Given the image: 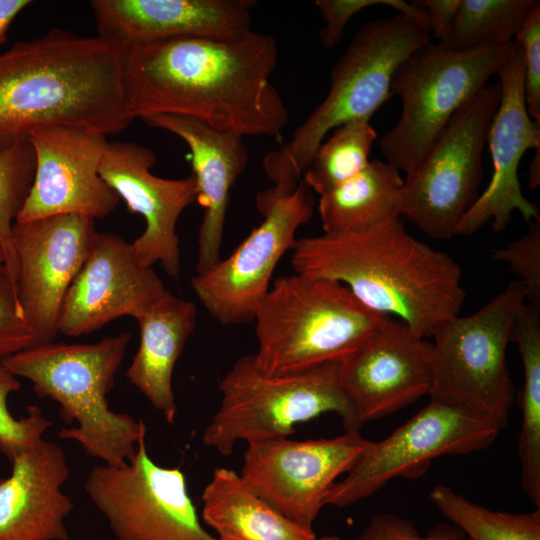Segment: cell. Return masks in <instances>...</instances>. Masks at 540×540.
I'll list each match as a JSON object with an SVG mask.
<instances>
[{"label": "cell", "instance_id": "39", "mask_svg": "<svg viewBox=\"0 0 540 540\" xmlns=\"http://www.w3.org/2000/svg\"><path fill=\"white\" fill-rule=\"evenodd\" d=\"M31 3L29 0H0V45L6 41L14 19Z\"/></svg>", "mask_w": 540, "mask_h": 540}, {"label": "cell", "instance_id": "12", "mask_svg": "<svg viewBox=\"0 0 540 540\" xmlns=\"http://www.w3.org/2000/svg\"><path fill=\"white\" fill-rule=\"evenodd\" d=\"M84 489L117 540H219L202 525L181 469L149 456L146 433L126 465L94 466Z\"/></svg>", "mask_w": 540, "mask_h": 540}, {"label": "cell", "instance_id": "30", "mask_svg": "<svg viewBox=\"0 0 540 540\" xmlns=\"http://www.w3.org/2000/svg\"><path fill=\"white\" fill-rule=\"evenodd\" d=\"M538 0H461L448 40L450 49L484 44H507L515 36Z\"/></svg>", "mask_w": 540, "mask_h": 540}, {"label": "cell", "instance_id": "32", "mask_svg": "<svg viewBox=\"0 0 540 540\" xmlns=\"http://www.w3.org/2000/svg\"><path fill=\"white\" fill-rule=\"evenodd\" d=\"M21 384L0 358V452L10 461L20 452L29 449L43 439L52 422L36 405L27 406V414L15 418L9 411L7 399Z\"/></svg>", "mask_w": 540, "mask_h": 540}, {"label": "cell", "instance_id": "20", "mask_svg": "<svg viewBox=\"0 0 540 540\" xmlns=\"http://www.w3.org/2000/svg\"><path fill=\"white\" fill-rule=\"evenodd\" d=\"M157 156L133 142H107L99 167L101 178L141 215L145 229L131 245L140 261L152 267L160 263L165 273L177 278L180 246L176 225L182 212L197 200L195 177L167 179L151 172Z\"/></svg>", "mask_w": 540, "mask_h": 540}, {"label": "cell", "instance_id": "11", "mask_svg": "<svg viewBox=\"0 0 540 540\" xmlns=\"http://www.w3.org/2000/svg\"><path fill=\"white\" fill-rule=\"evenodd\" d=\"M255 204L261 223L227 258L191 278L201 304L224 326L253 322L277 264L294 247L298 228L310 221L315 199L301 179L291 192L274 186L259 192Z\"/></svg>", "mask_w": 540, "mask_h": 540}, {"label": "cell", "instance_id": "23", "mask_svg": "<svg viewBox=\"0 0 540 540\" xmlns=\"http://www.w3.org/2000/svg\"><path fill=\"white\" fill-rule=\"evenodd\" d=\"M142 120L148 126L178 136L189 147L197 201L204 209L198 232L196 273L204 272L221 259L230 192L249 159L243 137L185 116L163 114Z\"/></svg>", "mask_w": 540, "mask_h": 540}, {"label": "cell", "instance_id": "7", "mask_svg": "<svg viewBox=\"0 0 540 540\" xmlns=\"http://www.w3.org/2000/svg\"><path fill=\"white\" fill-rule=\"evenodd\" d=\"M341 362L289 374L263 372L253 354L240 357L219 383L221 400L202 441L223 456L247 444L288 437L295 426L336 413L345 431H360L340 384Z\"/></svg>", "mask_w": 540, "mask_h": 540}, {"label": "cell", "instance_id": "41", "mask_svg": "<svg viewBox=\"0 0 540 540\" xmlns=\"http://www.w3.org/2000/svg\"><path fill=\"white\" fill-rule=\"evenodd\" d=\"M316 540H341L336 535H323L321 537H317Z\"/></svg>", "mask_w": 540, "mask_h": 540}, {"label": "cell", "instance_id": "38", "mask_svg": "<svg viewBox=\"0 0 540 540\" xmlns=\"http://www.w3.org/2000/svg\"><path fill=\"white\" fill-rule=\"evenodd\" d=\"M461 0H422L412 3L424 9L430 22V33L437 43H445L450 35L452 25Z\"/></svg>", "mask_w": 540, "mask_h": 540}, {"label": "cell", "instance_id": "3", "mask_svg": "<svg viewBox=\"0 0 540 540\" xmlns=\"http://www.w3.org/2000/svg\"><path fill=\"white\" fill-rule=\"evenodd\" d=\"M294 273L337 281L369 309L423 338L458 316L466 292L447 253L414 238L396 217L361 231L297 239Z\"/></svg>", "mask_w": 540, "mask_h": 540}, {"label": "cell", "instance_id": "28", "mask_svg": "<svg viewBox=\"0 0 540 540\" xmlns=\"http://www.w3.org/2000/svg\"><path fill=\"white\" fill-rule=\"evenodd\" d=\"M313 153L302 180L322 195L355 176L370 162L377 138L370 120H353L329 133Z\"/></svg>", "mask_w": 540, "mask_h": 540}, {"label": "cell", "instance_id": "33", "mask_svg": "<svg viewBox=\"0 0 540 540\" xmlns=\"http://www.w3.org/2000/svg\"><path fill=\"white\" fill-rule=\"evenodd\" d=\"M323 28L319 32L320 40L326 48L336 46L344 36V30L349 20L360 11L375 5L389 6L397 10L423 28L430 31L429 18L426 11L413 3L403 0H317Z\"/></svg>", "mask_w": 540, "mask_h": 540}, {"label": "cell", "instance_id": "15", "mask_svg": "<svg viewBox=\"0 0 540 540\" xmlns=\"http://www.w3.org/2000/svg\"><path fill=\"white\" fill-rule=\"evenodd\" d=\"M97 232L95 219L80 214L15 222L16 291L36 345L53 342L59 334L63 301Z\"/></svg>", "mask_w": 540, "mask_h": 540}, {"label": "cell", "instance_id": "10", "mask_svg": "<svg viewBox=\"0 0 540 540\" xmlns=\"http://www.w3.org/2000/svg\"><path fill=\"white\" fill-rule=\"evenodd\" d=\"M501 97L487 84L450 119L418 168L404 179L400 216L436 240L455 236L479 196L482 156Z\"/></svg>", "mask_w": 540, "mask_h": 540}, {"label": "cell", "instance_id": "37", "mask_svg": "<svg viewBox=\"0 0 540 540\" xmlns=\"http://www.w3.org/2000/svg\"><path fill=\"white\" fill-rule=\"evenodd\" d=\"M462 531L441 523L422 535L414 525L399 516L380 514L373 517L357 540H464Z\"/></svg>", "mask_w": 540, "mask_h": 540}, {"label": "cell", "instance_id": "8", "mask_svg": "<svg viewBox=\"0 0 540 540\" xmlns=\"http://www.w3.org/2000/svg\"><path fill=\"white\" fill-rule=\"evenodd\" d=\"M514 46L515 41L456 50L430 41L415 49L391 80V97L401 99L402 111L379 140L386 162L410 176L452 116L497 75Z\"/></svg>", "mask_w": 540, "mask_h": 540}, {"label": "cell", "instance_id": "42", "mask_svg": "<svg viewBox=\"0 0 540 540\" xmlns=\"http://www.w3.org/2000/svg\"><path fill=\"white\" fill-rule=\"evenodd\" d=\"M0 262L4 263V257H3V253H2L1 248H0Z\"/></svg>", "mask_w": 540, "mask_h": 540}, {"label": "cell", "instance_id": "16", "mask_svg": "<svg viewBox=\"0 0 540 540\" xmlns=\"http://www.w3.org/2000/svg\"><path fill=\"white\" fill-rule=\"evenodd\" d=\"M36 157L32 188L16 222L80 214L93 219L109 215L117 193L101 178L99 167L108 142L96 131L51 126L29 136Z\"/></svg>", "mask_w": 540, "mask_h": 540}, {"label": "cell", "instance_id": "34", "mask_svg": "<svg viewBox=\"0 0 540 540\" xmlns=\"http://www.w3.org/2000/svg\"><path fill=\"white\" fill-rule=\"evenodd\" d=\"M36 344L21 309L16 284L4 263L0 262V358L5 359Z\"/></svg>", "mask_w": 540, "mask_h": 540}, {"label": "cell", "instance_id": "6", "mask_svg": "<svg viewBox=\"0 0 540 540\" xmlns=\"http://www.w3.org/2000/svg\"><path fill=\"white\" fill-rule=\"evenodd\" d=\"M389 316L360 302L343 284L294 273L274 281L254 320L258 367L271 375L342 362Z\"/></svg>", "mask_w": 540, "mask_h": 540}, {"label": "cell", "instance_id": "19", "mask_svg": "<svg viewBox=\"0 0 540 540\" xmlns=\"http://www.w3.org/2000/svg\"><path fill=\"white\" fill-rule=\"evenodd\" d=\"M432 349V342L387 317L341 362L340 384L361 427L429 395Z\"/></svg>", "mask_w": 540, "mask_h": 540}, {"label": "cell", "instance_id": "29", "mask_svg": "<svg viewBox=\"0 0 540 540\" xmlns=\"http://www.w3.org/2000/svg\"><path fill=\"white\" fill-rule=\"evenodd\" d=\"M429 497L469 540H540V509L511 513L481 506L449 486H435Z\"/></svg>", "mask_w": 540, "mask_h": 540}, {"label": "cell", "instance_id": "18", "mask_svg": "<svg viewBox=\"0 0 540 540\" xmlns=\"http://www.w3.org/2000/svg\"><path fill=\"white\" fill-rule=\"evenodd\" d=\"M167 292L153 268L140 261L131 243L111 233L97 232L63 301L58 333L80 337L123 316L137 319Z\"/></svg>", "mask_w": 540, "mask_h": 540}, {"label": "cell", "instance_id": "9", "mask_svg": "<svg viewBox=\"0 0 540 540\" xmlns=\"http://www.w3.org/2000/svg\"><path fill=\"white\" fill-rule=\"evenodd\" d=\"M527 288L514 280L481 309L439 325L432 338L431 401L465 410L498 429L515 397L506 351Z\"/></svg>", "mask_w": 540, "mask_h": 540}, {"label": "cell", "instance_id": "36", "mask_svg": "<svg viewBox=\"0 0 540 540\" xmlns=\"http://www.w3.org/2000/svg\"><path fill=\"white\" fill-rule=\"evenodd\" d=\"M514 41L524 56V98L530 117L540 123V3L529 14Z\"/></svg>", "mask_w": 540, "mask_h": 540}, {"label": "cell", "instance_id": "26", "mask_svg": "<svg viewBox=\"0 0 540 540\" xmlns=\"http://www.w3.org/2000/svg\"><path fill=\"white\" fill-rule=\"evenodd\" d=\"M403 184L395 166L370 160L355 176L319 196L318 212L324 233L361 231L401 217Z\"/></svg>", "mask_w": 540, "mask_h": 540}, {"label": "cell", "instance_id": "4", "mask_svg": "<svg viewBox=\"0 0 540 540\" xmlns=\"http://www.w3.org/2000/svg\"><path fill=\"white\" fill-rule=\"evenodd\" d=\"M131 335L121 332L95 343L48 342L3 359L17 378L31 382L34 393L60 406L59 416L76 427L58 437L73 440L103 464L120 467L136 454L146 425L128 413L110 409L107 395L125 357Z\"/></svg>", "mask_w": 540, "mask_h": 540}, {"label": "cell", "instance_id": "22", "mask_svg": "<svg viewBox=\"0 0 540 540\" xmlns=\"http://www.w3.org/2000/svg\"><path fill=\"white\" fill-rule=\"evenodd\" d=\"M0 479V540H70L73 509L62 491L70 470L62 447L42 439L10 460Z\"/></svg>", "mask_w": 540, "mask_h": 540}, {"label": "cell", "instance_id": "2", "mask_svg": "<svg viewBox=\"0 0 540 540\" xmlns=\"http://www.w3.org/2000/svg\"><path fill=\"white\" fill-rule=\"evenodd\" d=\"M124 45L53 29L0 54V149L42 128L123 131Z\"/></svg>", "mask_w": 540, "mask_h": 540}, {"label": "cell", "instance_id": "31", "mask_svg": "<svg viewBox=\"0 0 540 540\" xmlns=\"http://www.w3.org/2000/svg\"><path fill=\"white\" fill-rule=\"evenodd\" d=\"M35 170L36 157L29 138L0 149V248L14 282L18 266L13 226L32 188Z\"/></svg>", "mask_w": 540, "mask_h": 540}, {"label": "cell", "instance_id": "1", "mask_svg": "<svg viewBox=\"0 0 540 540\" xmlns=\"http://www.w3.org/2000/svg\"><path fill=\"white\" fill-rule=\"evenodd\" d=\"M278 55L274 37L252 29L228 38L128 46L123 70L127 114L131 120L185 116L242 137L281 141L289 111L271 82Z\"/></svg>", "mask_w": 540, "mask_h": 540}, {"label": "cell", "instance_id": "13", "mask_svg": "<svg viewBox=\"0 0 540 540\" xmlns=\"http://www.w3.org/2000/svg\"><path fill=\"white\" fill-rule=\"evenodd\" d=\"M500 429L460 408L431 401L385 439L374 442L326 494L325 505L346 507L389 481L422 476L433 459L489 447Z\"/></svg>", "mask_w": 540, "mask_h": 540}, {"label": "cell", "instance_id": "24", "mask_svg": "<svg viewBox=\"0 0 540 540\" xmlns=\"http://www.w3.org/2000/svg\"><path fill=\"white\" fill-rule=\"evenodd\" d=\"M196 319L195 304L170 291L136 319L140 343L126 376L169 424L175 423L178 409L172 386L173 371Z\"/></svg>", "mask_w": 540, "mask_h": 540}, {"label": "cell", "instance_id": "25", "mask_svg": "<svg viewBox=\"0 0 540 540\" xmlns=\"http://www.w3.org/2000/svg\"><path fill=\"white\" fill-rule=\"evenodd\" d=\"M201 520L219 540H316L258 496L233 469L215 468L203 489Z\"/></svg>", "mask_w": 540, "mask_h": 540}, {"label": "cell", "instance_id": "14", "mask_svg": "<svg viewBox=\"0 0 540 540\" xmlns=\"http://www.w3.org/2000/svg\"><path fill=\"white\" fill-rule=\"evenodd\" d=\"M360 431L330 439H266L247 444L240 475L278 513L313 531L327 492L371 444Z\"/></svg>", "mask_w": 540, "mask_h": 540}, {"label": "cell", "instance_id": "17", "mask_svg": "<svg viewBox=\"0 0 540 540\" xmlns=\"http://www.w3.org/2000/svg\"><path fill=\"white\" fill-rule=\"evenodd\" d=\"M497 76L501 97L486 138L493 174L487 188L461 219L455 235H471L488 222L494 232H501L511 222L514 211L529 223L540 220L537 205L525 197L518 178L524 153L540 148V123L527 111L524 56L516 42Z\"/></svg>", "mask_w": 540, "mask_h": 540}, {"label": "cell", "instance_id": "40", "mask_svg": "<svg viewBox=\"0 0 540 540\" xmlns=\"http://www.w3.org/2000/svg\"><path fill=\"white\" fill-rule=\"evenodd\" d=\"M529 186L530 189H535L540 184V148L535 150L528 167Z\"/></svg>", "mask_w": 540, "mask_h": 540}, {"label": "cell", "instance_id": "27", "mask_svg": "<svg viewBox=\"0 0 540 540\" xmlns=\"http://www.w3.org/2000/svg\"><path fill=\"white\" fill-rule=\"evenodd\" d=\"M511 341L517 345L524 369V385L519 397L521 485L527 497L540 509V306L526 302L518 306Z\"/></svg>", "mask_w": 540, "mask_h": 540}, {"label": "cell", "instance_id": "35", "mask_svg": "<svg viewBox=\"0 0 540 540\" xmlns=\"http://www.w3.org/2000/svg\"><path fill=\"white\" fill-rule=\"evenodd\" d=\"M529 224L528 233L494 249L491 256L510 267L518 280L525 283L529 303L540 306V225L539 221Z\"/></svg>", "mask_w": 540, "mask_h": 540}, {"label": "cell", "instance_id": "5", "mask_svg": "<svg viewBox=\"0 0 540 540\" xmlns=\"http://www.w3.org/2000/svg\"><path fill=\"white\" fill-rule=\"evenodd\" d=\"M431 39L429 30L401 14L363 24L332 67L327 96L289 141L265 155L263 169L273 186L293 191L316 148L333 129L353 120H370L391 98L398 66Z\"/></svg>", "mask_w": 540, "mask_h": 540}, {"label": "cell", "instance_id": "21", "mask_svg": "<svg viewBox=\"0 0 540 540\" xmlns=\"http://www.w3.org/2000/svg\"><path fill=\"white\" fill-rule=\"evenodd\" d=\"M98 36L125 47L173 38H228L249 31L253 0H93Z\"/></svg>", "mask_w": 540, "mask_h": 540}]
</instances>
